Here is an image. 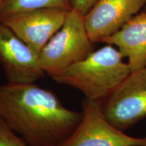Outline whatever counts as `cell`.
<instances>
[{
    "label": "cell",
    "mask_w": 146,
    "mask_h": 146,
    "mask_svg": "<svg viewBox=\"0 0 146 146\" xmlns=\"http://www.w3.org/2000/svg\"><path fill=\"white\" fill-rule=\"evenodd\" d=\"M0 116L31 146H60L82 118L54 92L35 83L0 86Z\"/></svg>",
    "instance_id": "obj_1"
},
{
    "label": "cell",
    "mask_w": 146,
    "mask_h": 146,
    "mask_svg": "<svg viewBox=\"0 0 146 146\" xmlns=\"http://www.w3.org/2000/svg\"><path fill=\"white\" fill-rule=\"evenodd\" d=\"M118 49L107 44L52 78L81 91L85 100L103 102L131 72Z\"/></svg>",
    "instance_id": "obj_2"
},
{
    "label": "cell",
    "mask_w": 146,
    "mask_h": 146,
    "mask_svg": "<svg viewBox=\"0 0 146 146\" xmlns=\"http://www.w3.org/2000/svg\"><path fill=\"white\" fill-rule=\"evenodd\" d=\"M84 16L70 10L60 30L52 36L39 55L45 74L57 76L71 66L85 59L93 52Z\"/></svg>",
    "instance_id": "obj_3"
},
{
    "label": "cell",
    "mask_w": 146,
    "mask_h": 146,
    "mask_svg": "<svg viewBox=\"0 0 146 146\" xmlns=\"http://www.w3.org/2000/svg\"><path fill=\"white\" fill-rule=\"evenodd\" d=\"M113 126L125 131L146 117V67L131 72L102 103Z\"/></svg>",
    "instance_id": "obj_4"
},
{
    "label": "cell",
    "mask_w": 146,
    "mask_h": 146,
    "mask_svg": "<svg viewBox=\"0 0 146 146\" xmlns=\"http://www.w3.org/2000/svg\"><path fill=\"white\" fill-rule=\"evenodd\" d=\"M82 107L81 122L60 146H146V137L129 136L110 123L102 102L85 99Z\"/></svg>",
    "instance_id": "obj_5"
},
{
    "label": "cell",
    "mask_w": 146,
    "mask_h": 146,
    "mask_svg": "<svg viewBox=\"0 0 146 146\" xmlns=\"http://www.w3.org/2000/svg\"><path fill=\"white\" fill-rule=\"evenodd\" d=\"M70 10L43 8L0 16V23L11 30L39 55L64 23Z\"/></svg>",
    "instance_id": "obj_6"
},
{
    "label": "cell",
    "mask_w": 146,
    "mask_h": 146,
    "mask_svg": "<svg viewBox=\"0 0 146 146\" xmlns=\"http://www.w3.org/2000/svg\"><path fill=\"white\" fill-rule=\"evenodd\" d=\"M0 64L10 83H35L45 74L39 54L1 23Z\"/></svg>",
    "instance_id": "obj_7"
},
{
    "label": "cell",
    "mask_w": 146,
    "mask_h": 146,
    "mask_svg": "<svg viewBox=\"0 0 146 146\" xmlns=\"http://www.w3.org/2000/svg\"><path fill=\"white\" fill-rule=\"evenodd\" d=\"M146 0H98L84 16L92 43L104 42L123 27L145 5Z\"/></svg>",
    "instance_id": "obj_8"
},
{
    "label": "cell",
    "mask_w": 146,
    "mask_h": 146,
    "mask_svg": "<svg viewBox=\"0 0 146 146\" xmlns=\"http://www.w3.org/2000/svg\"><path fill=\"white\" fill-rule=\"evenodd\" d=\"M103 43L114 45L128 59L131 72L146 67V12L132 17Z\"/></svg>",
    "instance_id": "obj_9"
},
{
    "label": "cell",
    "mask_w": 146,
    "mask_h": 146,
    "mask_svg": "<svg viewBox=\"0 0 146 146\" xmlns=\"http://www.w3.org/2000/svg\"><path fill=\"white\" fill-rule=\"evenodd\" d=\"M43 8L71 10L68 0H5L0 11V16Z\"/></svg>",
    "instance_id": "obj_10"
},
{
    "label": "cell",
    "mask_w": 146,
    "mask_h": 146,
    "mask_svg": "<svg viewBox=\"0 0 146 146\" xmlns=\"http://www.w3.org/2000/svg\"><path fill=\"white\" fill-rule=\"evenodd\" d=\"M0 146H31L0 116Z\"/></svg>",
    "instance_id": "obj_11"
},
{
    "label": "cell",
    "mask_w": 146,
    "mask_h": 146,
    "mask_svg": "<svg viewBox=\"0 0 146 146\" xmlns=\"http://www.w3.org/2000/svg\"><path fill=\"white\" fill-rule=\"evenodd\" d=\"M71 10L85 16L98 2V0H68Z\"/></svg>",
    "instance_id": "obj_12"
},
{
    "label": "cell",
    "mask_w": 146,
    "mask_h": 146,
    "mask_svg": "<svg viewBox=\"0 0 146 146\" xmlns=\"http://www.w3.org/2000/svg\"><path fill=\"white\" fill-rule=\"evenodd\" d=\"M5 0H0V11H1V9L2 8L3 3H4Z\"/></svg>",
    "instance_id": "obj_13"
}]
</instances>
